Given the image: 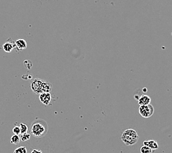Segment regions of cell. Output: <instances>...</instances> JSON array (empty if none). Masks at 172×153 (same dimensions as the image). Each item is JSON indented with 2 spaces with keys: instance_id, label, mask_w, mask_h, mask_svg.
I'll list each match as a JSON object with an SVG mask.
<instances>
[{
  "instance_id": "cell-1",
  "label": "cell",
  "mask_w": 172,
  "mask_h": 153,
  "mask_svg": "<svg viewBox=\"0 0 172 153\" xmlns=\"http://www.w3.org/2000/svg\"><path fill=\"white\" fill-rule=\"evenodd\" d=\"M31 89L35 94H41L43 93H50L51 91V85L45 80L35 79L31 83Z\"/></svg>"
},
{
  "instance_id": "cell-2",
  "label": "cell",
  "mask_w": 172,
  "mask_h": 153,
  "mask_svg": "<svg viewBox=\"0 0 172 153\" xmlns=\"http://www.w3.org/2000/svg\"><path fill=\"white\" fill-rule=\"evenodd\" d=\"M139 136L136 130L133 129H127L123 132L121 136V139L124 144L127 146L134 145L137 143Z\"/></svg>"
},
{
  "instance_id": "cell-3",
  "label": "cell",
  "mask_w": 172,
  "mask_h": 153,
  "mask_svg": "<svg viewBox=\"0 0 172 153\" xmlns=\"http://www.w3.org/2000/svg\"><path fill=\"white\" fill-rule=\"evenodd\" d=\"M31 131L35 137L40 138V137H43L45 134L46 128L43 124H40V123H35L31 127Z\"/></svg>"
},
{
  "instance_id": "cell-4",
  "label": "cell",
  "mask_w": 172,
  "mask_h": 153,
  "mask_svg": "<svg viewBox=\"0 0 172 153\" xmlns=\"http://www.w3.org/2000/svg\"><path fill=\"white\" fill-rule=\"evenodd\" d=\"M154 111V107L151 104L147 105H142L139 107V113L143 118H150L153 115Z\"/></svg>"
},
{
  "instance_id": "cell-5",
  "label": "cell",
  "mask_w": 172,
  "mask_h": 153,
  "mask_svg": "<svg viewBox=\"0 0 172 153\" xmlns=\"http://www.w3.org/2000/svg\"><path fill=\"white\" fill-rule=\"evenodd\" d=\"M39 98L40 102L44 104L45 105H48L51 100V96L50 93H43V94H40Z\"/></svg>"
},
{
  "instance_id": "cell-6",
  "label": "cell",
  "mask_w": 172,
  "mask_h": 153,
  "mask_svg": "<svg viewBox=\"0 0 172 153\" xmlns=\"http://www.w3.org/2000/svg\"><path fill=\"white\" fill-rule=\"evenodd\" d=\"M151 103V98L147 95H142L141 97L138 99V103L140 106L142 105H150Z\"/></svg>"
},
{
  "instance_id": "cell-7",
  "label": "cell",
  "mask_w": 172,
  "mask_h": 153,
  "mask_svg": "<svg viewBox=\"0 0 172 153\" xmlns=\"http://www.w3.org/2000/svg\"><path fill=\"white\" fill-rule=\"evenodd\" d=\"M144 145L147 146V147H150V149H152V150H155V149H158L159 147V145L158 144H157V142L154 140L144 141Z\"/></svg>"
},
{
  "instance_id": "cell-8",
  "label": "cell",
  "mask_w": 172,
  "mask_h": 153,
  "mask_svg": "<svg viewBox=\"0 0 172 153\" xmlns=\"http://www.w3.org/2000/svg\"><path fill=\"white\" fill-rule=\"evenodd\" d=\"M15 45H16L17 49L18 50H25L27 47V41L24 39H18L15 41Z\"/></svg>"
},
{
  "instance_id": "cell-9",
  "label": "cell",
  "mask_w": 172,
  "mask_h": 153,
  "mask_svg": "<svg viewBox=\"0 0 172 153\" xmlns=\"http://www.w3.org/2000/svg\"><path fill=\"white\" fill-rule=\"evenodd\" d=\"M2 48L5 52H8V53H9V52H10L12 50H13V43H10V42H6V43L3 45Z\"/></svg>"
},
{
  "instance_id": "cell-10",
  "label": "cell",
  "mask_w": 172,
  "mask_h": 153,
  "mask_svg": "<svg viewBox=\"0 0 172 153\" xmlns=\"http://www.w3.org/2000/svg\"><path fill=\"white\" fill-rule=\"evenodd\" d=\"M20 136L18 135H12L11 137V139H10V142L11 144H18L20 142Z\"/></svg>"
},
{
  "instance_id": "cell-11",
  "label": "cell",
  "mask_w": 172,
  "mask_h": 153,
  "mask_svg": "<svg viewBox=\"0 0 172 153\" xmlns=\"http://www.w3.org/2000/svg\"><path fill=\"white\" fill-rule=\"evenodd\" d=\"M152 149H150V147H148L147 146L143 145L141 147V153H152Z\"/></svg>"
},
{
  "instance_id": "cell-12",
  "label": "cell",
  "mask_w": 172,
  "mask_h": 153,
  "mask_svg": "<svg viewBox=\"0 0 172 153\" xmlns=\"http://www.w3.org/2000/svg\"><path fill=\"white\" fill-rule=\"evenodd\" d=\"M20 139L22 140V141H27L30 139V135L28 134L27 133H24V134H21Z\"/></svg>"
},
{
  "instance_id": "cell-13",
  "label": "cell",
  "mask_w": 172,
  "mask_h": 153,
  "mask_svg": "<svg viewBox=\"0 0 172 153\" xmlns=\"http://www.w3.org/2000/svg\"><path fill=\"white\" fill-rule=\"evenodd\" d=\"M20 129H21V134H24L26 133L28 130V127L24 123H21L20 124Z\"/></svg>"
},
{
  "instance_id": "cell-14",
  "label": "cell",
  "mask_w": 172,
  "mask_h": 153,
  "mask_svg": "<svg viewBox=\"0 0 172 153\" xmlns=\"http://www.w3.org/2000/svg\"><path fill=\"white\" fill-rule=\"evenodd\" d=\"M14 153H27V149L25 147H20L15 149Z\"/></svg>"
},
{
  "instance_id": "cell-15",
  "label": "cell",
  "mask_w": 172,
  "mask_h": 153,
  "mask_svg": "<svg viewBox=\"0 0 172 153\" xmlns=\"http://www.w3.org/2000/svg\"><path fill=\"white\" fill-rule=\"evenodd\" d=\"M13 133H14V135H19L21 134V129L20 127L18 126H15L13 128Z\"/></svg>"
},
{
  "instance_id": "cell-16",
  "label": "cell",
  "mask_w": 172,
  "mask_h": 153,
  "mask_svg": "<svg viewBox=\"0 0 172 153\" xmlns=\"http://www.w3.org/2000/svg\"><path fill=\"white\" fill-rule=\"evenodd\" d=\"M31 153H43V152H42L40 150H39V149H34Z\"/></svg>"
}]
</instances>
